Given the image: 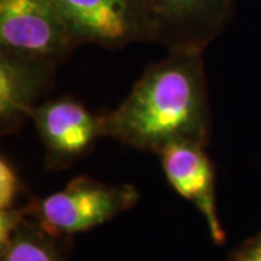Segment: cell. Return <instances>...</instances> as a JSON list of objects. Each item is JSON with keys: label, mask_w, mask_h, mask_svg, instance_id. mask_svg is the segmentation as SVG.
<instances>
[{"label": "cell", "mask_w": 261, "mask_h": 261, "mask_svg": "<svg viewBox=\"0 0 261 261\" xmlns=\"http://www.w3.org/2000/svg\"><path fill=\"white\" fill-rule=\"evenodd\" d=\"M79 47L119 49L151 42L144 0H48Z\"/></svg>", "instance_id": "3957f363"}, {"label": "cell", "mask_w": 261, "mask_h": 261, "mask_svg": "<svg viewBox=\"0 0 261 261\" xmlns=\"http://www.w3.org/2000/svg\"><path fill=\"white\" fill-rule=\"evenodd\" d=\"M29 119L44 147V163L49 171L70 168L103 138L102 115L92 113L68 94L37 105Z\"/></svg>", "instance_id": "5b68a950"}, {"label": "cell", "mask_w": 261, "mask_h": 261, "mask_svg": "<svg viewBox=\"0 0 261 261\" xmlns=\"http://www.w3.org/2000/svg\"><path fill=\"white\" fill-rule=\"evenodd\" d=\"M28 193L22 178L19 176L18 168L10 160L2 154L0 157V209H10L16 206L27 205L20 203L22 197ZM31 202V200H29Z\"/></svg>", "instance_id": "30bf717a"}, {"label": "cell", "mask_w": 261, "mask_h": 261, "mask_svg": "<svg viewBox=\"0 0 261 261\" xmlns=\"http://www.w3.org/2000/svg\"><path fill=\"white\" fill-rule=\"evenodd\" d=\"M138 200L134 185H109L79 176L56 193L34 199L31 216L51 232L73 237L112 221Z\"/></svg>", "instance_id": "7a4b0ae2"}, {"label": "cell", "mask_w": 261, "mask_h": 261, "mask_svg": "<svg viewBox=\"0 0 261 261\" xmlns=\"http://www.w3.org/2000/svg\"><path fill=\"white\" fill-rule=\"evenodd\" d=\"M212 113L203 53L168 51L151 64L113 111L102 137L157 154L174 144L207 147Z\"/></svg>", "instance_id": "6da1fadb"}, {"label": "cell", "mask_w": 261, "mask_h": 261, "mask_svg": "<svg viewBox=\"0 0 261 261\" xmlns=\"http://www.w3.org/2000/svg\"><path fill=\"white\" fill-rule=\"evenodd\" d=\"M168 185L199 211L215 244L222 245L226 232L216 206V173L206 147L174 144L159 154Z\"/></svg>", "instance_id": "ba28073f"}, {"label": "cell", "mask_w": 261, "mask_h": 261, "mask_svg": "<svg viewBox=\"0 0 261 261\" xmlns=\"http://www.w3.org/2000/svg\"><path fill=\"white\" fill-rule=\"evenodd\" d=\"M58 64L0 48V134L20 130L29 113L54 86Z\"/></svg>", "instance_id": "52a82bcc"}, {"label": "cell", "mask_w": 261, "mask_h": 261, "mask_svg": "<svg viewBox=\"0 0 261 261\" xmlns=\"http://www.w3.org/2000/svg\"><path fill=\"white\" fill-rule=\"evenodd\" d=\"M151 42L168 51L203 53L222 35L235 0H144Z\"/></svg>", "instance_id": "277c9868"}, {"label": "cell", "mask_w": 261, "mask_h": 261, "mask_svg": "<svg viewBox=\"0 0 261 261\" xmlns=\"http://www.w3.org/2000/svg\"><path fill=\"white\" fill-rule=\"evenodd\" d=\"M0 48L60 65L80 47L48 0H0Z\"/></svg>", "instance_id": "8992f818"}, {"label": "cell", "mask_w": 261, "mask_h": 261, "mask_svg": "<svg viewBox=\"0 0 261 261\" xmlns=\"http://www.w3.org/2000/svg\"><path fill=\"white\" fill-rule=\"evenodd\" d=\"M73 245V237L51 232L29 215L0 247V261H68Z\"/></svg>", "instance_id": "9c48e42d"}, {"label": "cell", "mask_w": 261, "mask_h": 261, "mask_svg": "<svg viewBox=\"0 0 261 261\" xmlns=\"http://www.w3.org/2000/svg\"><path fill=\"white\" fill-rule=\"evenodd\" d=\"M228 261H261V231L237 247Z\"/></svg>", "instance_id": "8fae6325"}]
</instances>
